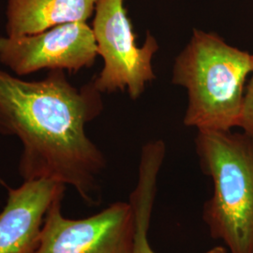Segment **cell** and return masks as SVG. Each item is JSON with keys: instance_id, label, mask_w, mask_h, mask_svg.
<instances>
[{"instance_id": "cell-1", "label": "cell", "mask_w": 253, "mask_h": 253, "mask_svg": "<svg viewBox=\"0 0 253 253\" xmlns=\"http://www.w3.org/2000/svg\"><path fill=\"white\" fill-rule=\"evenodd\" d=\"M101 94L93 81L75 87L64 71L27 81L0 69V134L20 140L24 181H57L85 203H98V177L106 160L85 126L103 109Z\"/></svg>"}, {"instance_id": "cell-2", "label": "cell", "mask_w": 253, "mask_h": 253, "mask_svg": "<svg viewBox=\"0 0 253 253\" xmlns=\"http://www.w3.org/2000/svg\"><path fill=\"white\" fill-rule=\"evenodd\" d=\"M253 69V54L228 44L216 33L193 29L172 67V84L188 93L184 125L198 131L239 126L245 84Z\"/></svg>"}, {"instance_id": "cell-3", "label": "cell", "mask_w": 253, "mask_h": 253, "mask_svg": "<svg viewBox=\"0 0 253 253\" xmlns=\"http://www.w3.org/2000/svg\"><path fill=\"white\" fill-rule=\"evenodd\" d=\"M195 149L213 182L203 219L230 253H253V139L245 132L198 131Z\"/></svg>"}, {"instance_id": "cell-4", "label": "cell", "mask_w": 253, "mask_h": 253, "mask_svg": "<svg viewBox=\"0 0 253 253\" xmlns=\"http://www.w3.org/2000/svg\"><path fill=\"white\" fill-rule=\"evenodd\" d=\"M124 2L97 0L91 28L103 68L93 82L100 93L126 90L132 100H137L156 78L153 58L159 43L147 33L145 44L137 46Z\"/></svg>"}, {"instance_id": "cell-5", "label": "cell", "mask_w": 253, "mask_h": 253, "mask_svg": "<svg viewBox=\"0 0 253 253\" xmlns=\"http://www.w3.org/2000/svg\"><path fill=\"white\" fill-rule=\"evenodd\" d=\"M62 200L47 212L33 253H132L135 215L129 202H116L90 217L63 216Z\"/></svg>"}, {"instance_id": "cell-6", "label": "cell", "mask_w": 253, "mask_h": 253, "mask_svg": "<svg viewBox=\"0 0 253 253\" xmlns=\"http://www.w3.org/2000/svg\"><path fill=\"white\" fill-rule=\"evenodd\" d=\"M98 55L86 22L68 23L33 35L0 36V63L18 77L42 70L77 73L92 67Z\"/></svg>"}, {"instance_id": "cell-7", "label": "cell", "mask_w": 253, "mask_h": 253, "mask_svg": "<svg viewBox=\"0 0 253 253\" xmlns=\"http://www.w3.org/2000/svg\"><path fill=\"white\" fill-rule=\"evenodd\" d=\"M66 185L51 179L24 181L9 189L0 212V253H33L40 240L47 212L63 199Z\"/></svg>"}, {"instance_id": "cell-8", "label": "cell", "mask_w": 253, "mask_h": 253, "mask_svg": "<svg viewBox=\"0 0 253 253\" xmlns=\"http://www.w3.org/2000/svg\"><path fill=\"white\" fill-rule=\"evenodd\" d=\"M97 0H8L6 36L33 35L68 23L86 22Z\"/></svg>"}, {"instance_id": "cell-9", "label": "cell", "mask_w": 253, "mask_h": 253, "mask_svg": "<svg viewBox=\"0 0 253 253\" xmlns=\"http://www.w3.org/2000/svg\"><path fill=\"white\" fill-rule=\"evenodd\" d=\"M165 154L166 146L162 140L148 142L142 148L138 182L128 201L135 215V239L132 253H157L148 242L147 232L152 217L159 173ZM205 253H227V249L217 246Z\"/></svg>"}, {"instance_id": "cell-10", "label": "cell", "mask_w": 253, "mask_h": 253, "mask_svg": "<svg viewBox=\"0 0 253 253\" xmlns=\"http://www.w3.org/2000/svg\"><path fill=\"white\" fill-rule=\"evenodd\" d=\"M243 132L253 139V69L251 80L245 90L244 103L239 126Z\"/></svg>"}]
</instances>
